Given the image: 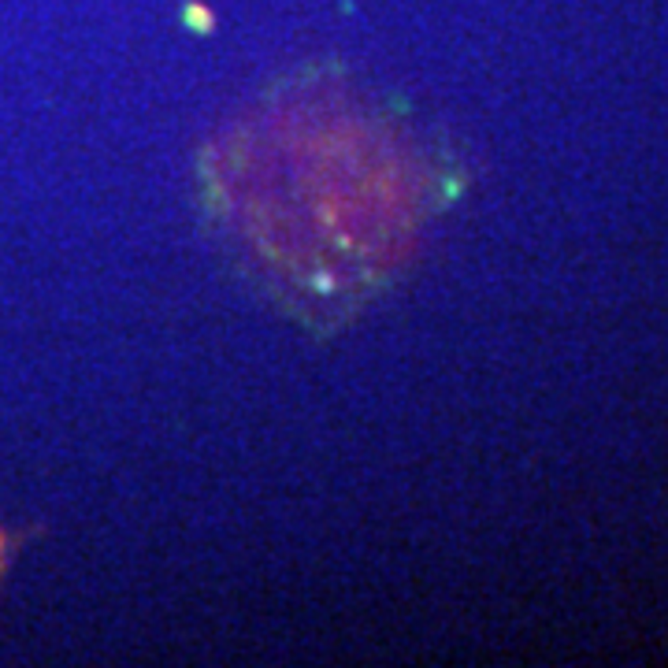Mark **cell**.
Returning <instances> with one entry per match:
<instances>
[{"instance_id": "1", "label": "cell", "mask_w": 668, "mask_h": 668, "mask_svg": "<svg viewBox=\"0 0 668 668\" xmlns=\"http://www.w3.org/2000/svg\"><path fill=\"white\" fill-rule=\"evenodd\" d=\"M208 182L279 286L309 301H357L416 246L431 171L390 123L312 89L230 131Z\"/></svg>"}]
</instances>
